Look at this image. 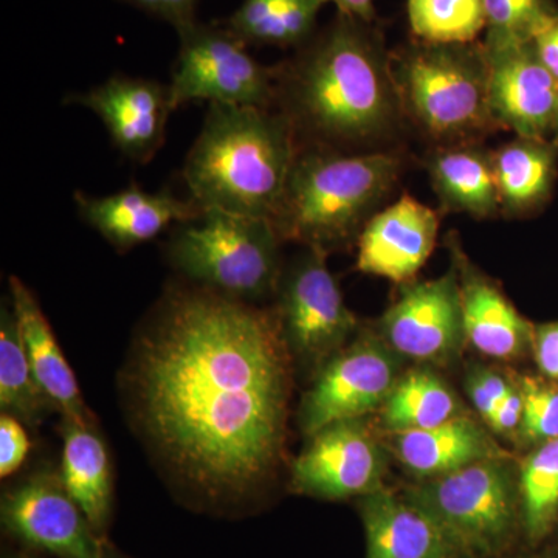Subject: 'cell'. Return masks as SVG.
I'll return each instance as SVG.
<instances>
[{"mask_svg":"<svg viewBox=\"0 0 558 558\" xmlns=\"http://www.w3.org/2000/svg\"><path fill=\"white\" fill-rule=\"evenodd\" d=\"M292 357L277 312L191 284L165 290L124 371L132 422L205 509L244 508L284 451Z\"/></svg>","mask_w":558,"mask_h":558,"instance_id":"obj_1","label":"cell"},{"mask_svg":"<svg viewBox=\"0 0 558 558\" xmlns=\"http://www.w3.org/2000/svg\"><path fill=\"white\" fill-rule=\"evenodd\" d=\"M275 72L278 110L300 148L352 153L387 137L403 117L391 53L373 22L337 13Z\"/></svg>","mask_w":558,"mask_h":558,"instance_id":"obj_2","label":"cell"},{"mask_svg":"<svg viewBox=\"0 0 558 558\" xmlns=\"http://www.w3.org/2000/svg\"><path fill=\"white\" fill-rule=\"evenodd\" d=\"M299 150L281 110L211 102L183 167L190 199L202 209L271 220Z\"/></svg>","mask_w":558,"mask_h":558,"instance_id":"obj_3","label":"cell"},{"mask_svg":"<svg viewBox=\"0 0 558 558\" xmlns=\"http://www.w3.org/2000/svg\"><path fill=\"white\" fill-rule=\"evenodd\" d=\"M400 171L402 159L392 153L300 148L271 223L281 241L328 253L359 238Z\"/></svg>","mask_w":558,"mask_h":558,"instance_id":"obj_4","label":"cell"},{"mask_svg":"<svg viewBox=\"0 0 558 558\" xmlns=\"http://www.w3.org/2000/svg\"><path fill=\"white\" fill-rule=\"evenodd\" d=\"M403 116L442 145L480 142L497 130L488 102V61L483 43L425 40L391 53Z\"/></svg>","mask_w":558,"mask_h":558,"instance_id":"obj_5","label":"cell"},{"mask_svg":"<svg viewBox=\"0 0 558 558\" xmlns=\"http://www.w3.org/2000/svg\"><path fill=\"white\" fill-rule=\"evenodd\" d=\"M281 242L269 219L204 209L174 230L168 259L191 284L256 304L277 295Z\"/></svg>","mask_w":558,"mask_h":558,"instance_id":"obj_6","label":"cell"},{"mask_svg":"<svg viewBox=\"0 0 558 558\" xmlns=\"http://www.w3.org/2000/svg\"><path fill=\"white\" fill-rule=\"evenodd\" d=\"M442 527L462 556L508 550L521 523L520 494L506 459H487L407 490Z\"/></svg>","mask_w":558,"mask_h":558,"instance_id":"obj_7","label":"cell"},{"mask_svg":"<svg viewBox=\"0 0 558 558\" xmlns=\"http://www.w3.org/2000/svg\"><path fill=\"white\" fill-rule=\"evenodd\" d=\"M179 54L170 87L172 109L191 101L271 109L277 72L260 64L226 27L196 21L178 32Z\"/></svg>","mask_w":558,"mask_h":558,"instance_id":"obj_8","label":"cell"},{"mask_svg":"<svg viewBox=\"0 0 558 558\" xmlns=\"http://www.w3.org/2000/svg\"><path fill=\"white\" fill-rule=\"evenodd\" d=\"M326 256L319 248L300 256L281 277L275 310L290 357L317 373L347 347L359 326Z\"/></svg>","mask_w":558,"mask_h":558,"instance_id":"obj_9","label":"cell"},{"mask_svg":"<svg viewBox=\"0 0 558 558\" xmlns=\"http://www.w3.org/2000/svg\"><path fill=\"white\" fill-rule=\"evenodd\" d=\"M399 362L387 341L362 332L318 371L300 405L306 438L333 422L381 409L399 380Z\"/></svg>","mask_w":558,"mask_h":558,"instance_id":"obj_10","label":"cell"},{"mask_svg":"<svg viewBox=\"0 0 558 558\" xmlns=\"http://www.w3.org/2000/svg\"><path fill=\"white\" fill-rule=\"evenodd\" d=\"M0 521L11 537L57 558H106V539L70 497L60 472L36 470L7 488Z\"/></svg>","mask_w":558,"mask_h":558,"instance_id":"obj_11","label":"cell"},{"mask_svg":"<svg viewBox=\"0 0 558 558\" xmlns=\"http://www.w3.org/2000/svg\"><path fill=\"white\" fill-rule=\"evenodd\" d=\"M307 439L290 469L296 494L341 501L384 487L387 459L365 417L333 422Z\"/></svg>","mask_w":558,"mask_h":558,"instance_id":"obj_12","label":"cell"},{"mask_svg":"<svg viewBox=\"0 0 558 558\" xmlns=\"http://www.w3.org/2000/svg\"><path fill=\"white\" fill-rule=\"evenodd\" d=\"M381 339L396 354L444 362L465 341L458 270L409 282L380 319Z\"/></svg>","mask_w":558,"mask_h":558,"instance_id":"obj_13","label":"cell"},{"mask_svg":"<svg viewBox=\"0 0 558 558\" xmlns=\"http://www.w3.org/2000/svg\"><path fill=\"white\" fill-rule=\"evenodd\" d=\"M484 49L495 124L515 132L517 137L548 138L556 132L558 81L539 61L534 43L499 44Z\"/></svg>","mask_w":558,"mask_h":558,"instance_id":"obj_14","label":"cell"},{"mask_svg":"<svg viewBox=\"0 0 558 558\" xmlns=\"http://www.w3.org/2000/svg\"><path fill=\"white\" fill-rule=\"evenodd\" d=\"M94 112L113 146L135 163H149L165 145L171 105L170 87L159 81L113 75L84 94L65 97Z\"/></svg>","mask_w":558,"mask_h":558,"instance_id":"obj_15","label":"cell"},{"mask_svg":"<svg viewBox=\"0 0 558 558\" xmlns=\"http://www.w3.org/2000/svg\"><path fill=\"white\" fill-rule=\"evenodd\" d=\"M438 231V213L403 194L360 231L357 269L396 284H409L435 250Z\"/></svg>","mask_w":558,"mask_h":558,"instance_id":"obj_16","label":"cell"},{"mask_svg":"<svg viewBox=\"0 0 558 558\" xmlns=\"http://www.w3.org/2000/svg\"><path fill=\"white\" fill-rule=\"evenodd\" d=\"M73 201L81 219L117 252H128L154 240L172 223L180 226L204 216V209L193 199H179L168 190L148 193L137 183L108 196L76 191Z\"/></svg>","mask_w":558,"mask_h":558,"instance_id":"obj_17","label":"cell"},{"mask_svg":"<svg viewBox=\"0 0 558 558\" xmlns=\"http://www.w3.org/2000/svg\"><path fill=\"white\" fill-rule=\"evenodd\" d=\"M365 529V558H459L453 542L424 509L405 494L380 487L359 498Z\"/></svg>","mask_w":558,"mask_h":558,"instance_id":"obj_18","label":"cell"},{"mask_svg":"<svg viewBox=\"0 0 558 558\" xmlns=\"http://www.w3.org/2000/svg\"><path fill=\"white\" fill-rule=\"evenodd\" d=\"M9 288L17 328L40 388L49 396L62 418L83 425H97L35 293L17 277H10Z\"/></svg>","mask_w":558,"mask_h":558,"instance_id":"obj_19","label":"cell"},{"mask_svg":"<svg viewBox=\"0 0 558 558\" xmlns=\"http://www.w3.org/2000/svg\"><path fill=\"white\" fill-rule=\"evenodd\" d=\"M465 341L487 357L519 359L532 347L534 328L497 284L457 258Z\"/></svg>","mask_w":558,"mask_h":558,"instance_id":"obj_20","label":"cell"},{"mask_svg":"<svg viewBox=\"0 0 558 558\" xmlns=\"http://www.w3.org/2000/svg\"><path fill=\"white\" fill-rule=\"evenodd\" d=\"M391 435L399 461L422 481L439 478L487 459L508 458L486 429L462 414L436 427Z\"/></svg>","mask_w":558,"mask_h":558,"instance_id":"obj_21","label":"cell"},{"mask_svg":"<svg viewBox=\"0 0 558 558\" xmlns=\"http://www.w3.org/2000/svg\"><path fill=\"white\" fill-rule=\"evenodd\" d=\"M60 476L92 527L105 538L112 515L113 478L108 446L97 425L62 418Z\"/></svg>","mask_w":558,"mask_h":558,"instance_id":"obj_22","label":"cell"},{"mask_svg":"<svg viewBox=\"0 0 558 558\" xmlns=\"http://www.w3.org/2000/svg\"><path fill=\"white\" fill-rule=\"evenodd\" d=\"M428 175L444 209L476 219L494 218L499 209L492 150L478 142L442 145L428 159Z\"/></svg>","mask_w":558,"mask_h":558,"instance_id":"obj_23","label":"cell"},{"mask_svg":"<svg viewBox=\"0 0 558 558\" xmlns=\"http://www.w3.org/2000/svg\"><path fill=\"white\" fill-rule=\"evenodd\" d=\"M556 143L517 137L492 150L502 215L521 216L548 199L557 174Z\"/></svg>","mask_w":558,"mask_h":558,"instance_id":"obj_24","label":"cell"},{"mask_svg":"<svg viewBox=\"0 0 558 558\" xmlns=\"http://www.w3.org/2000/svg\"><path fill=\"white\" fill-rule=\"evenodd\" d=\"M323 0H244L219 24L244 46L301 49L315 36Z\"/></svg>","mask_w":558,"mask_h":558,"instance_id":"obj_25","label":"cell"},{"mask_svg":"<svg viewBox=\"0 0 558 558\" xmlns=\"http://www.w3.org/2000/svg\"><path fill=\"white\" fill-rule=\"evenodd\" d=\"M0 410L31 428L57 411L33 373L10 299L0 312Z\"/></svg>","mask_w":558,"mask_h":558,"instance_id":"obj_26","label":"cell"},{"mask_svg":"<svg viewBox=\"0 0 558 558\" xmlns=\"http://www.w3.org/2000/svg\"><path fill=\"white\" fill-rule=\"evenodd\" d=\"M461 416L459 402L446 381L416 369L400 376L381 407V424L389 433L414 432Z\"/></svg>","mask_w":558,"mask_h":558,"instance_id":"obj_27","label":"cell"},{"mask_svg":"<svg viewBox=\"0 0 558 558\" xmlns=\"http://www.w3.org/2000/svg\"><path fill=\"white\" fill-rule=\"evenodd\" d=\"M521 526L529 542L548 537L558 517V439L539 444L520 469Z\"/></svg>","mask_w":558,"mask_h":558,"instance_id":"obj_28","label":"cell"},{"mask_svg":"<svg viewBox=\"0 0 558 558\" xmlns=\"http://www.w3.org/2000/svg\"><path fill=\"white\" fill-rule=\"evenodd\" d=\"M411 32L433 44L476 43L487 27L486 0H409Z\"/></svg>","mask_w":558,"mask_h":558,"instance_id":"obj_29","label":"cell"},{"mask_svg":"<svg viewBox=\"0 0 558 558\" xmlns=\"http://www.w3.org/2000/svg\"><path fill=\"white\" fill-rule=\"evenodd\" d=\"M486 13L484 46L527 43L558 17L553 0H486Z\"/></svg>","mask_w":558,"mask_h":558,"instance_id":"obj_30","label":"cell"},{"mask_svg":"<svg viewBox=\"0 0 558 558\" xmlns=\"http://www.w3.org/2000/svg\"><path fill=\"white\" fill-rule=\"evenodd\" d=\"M519 389L523 398V418L519 436L526 444L558 439V387L534 377H523Z\"/></svg>","mask_w":558,"mask_h":558,"instance_id":"obj_31","label":"cell"},{"mask_svg":"<svg viewBox=\"0 0 558 558\" xmlns=\"http://www.w3.org/2000/svg\"><path fill=\"white\" fill-rule=\"evenodd\" d=\"M31 447V439L20 418L0 414V476L3 480L22 468Z\"/></svg>","mask_w":558,"mask_h":558,"instance_id":"obj_32","label":"cell"},{"mask_svg":"<svg viewBox=\"0 0 558 558\" xmlns=\"http://www.w3.org/2000/svg\"><path fill=\"white\" fill-rule=\"evenodd\" d=\"M149 16L167 22L175 32L190 27L197 21L196 11L199 0H120Z\"/></svg>","mask_w":558,"mask_h":558,"instance_id":"obj_33","label":"cell"},{"mask_svg":"<svg viewBox=\"0 0 558 558\" xmlns=\"http://www.w3.org/2000/svg\"><path fill=\"white\" fill-rule=\"evenodd\" d=\"M531 348L539 371L558 381V323L534 328Z\"/></svg>","mask_w":558,"mask_h":558,"instance_id":"obj_34","label":"cell"},{"mask_svg":"<svg viewBox=\"0 0 558 558\" xmlns=\"http://www.w3.org/2000/svg\"><path fill=\"white\" fill-rule=\"evenodd\" d=\"M521 418H523V398L519 388L512 387L495 410L490 421V427L498 433L519 432Z\"/></svg>","mask_w":558,"mask_h":558,"instance_id":"obj_35","label":"cell"},{"mask_svg":"<svg viewBox=\"0 0 558 558\" xmlns=\"http://www.w3.org/2000/svg\"><path fill=\"white\" fill-rule=\"evenodd\" d=\"M539 61L550 75L558 81V17L532 39Z\"/></svg>","mask_w":558,"mask_h":558,"instance_id":"obj_36","label":"cell"},{"mask_svg":"<svg viewBox=\"0 0 558 558\" xmlns=\"http://www.w3.org/2000/svg\"><path fill=\"white\" fill-rule=\"evenodd\" d=\"M469 395L473 405L480 411L481 416H483L487 424H490L498 402L490 395V391L484 387L483 381L480 380L476 374H473L472 379L469 380Z\"/></svg>","mask_w":558,"mask_h":558,"instance_id":"obj_37","label":"cell"},{"mask_svg":"<svg viewBox=\"0 0 558 558\" xmlns=\"http://www.w3.org/2000/svg\"><path fill=\"white\" fill-rule=\"evenodd\" d=\"M323 2H332L339 13L348 14L355 20L373 22L376 16L374 0H323Z\"/></svg>","mask_w":558,"mask_h":558,"instance_id":"obj_38","label":"cell"},{"mask_svg":"<svg viewBox=\"0 0 558 558\" xmlns=\"http://www.w3.org/2000/svg\"><path fill=\"white\" fill-rule=\"evenodd\" d=\"M3 558H43L38 556V554L32 553V550H14V553H9Z\"/></svg>","mask_w":558,"mask_h":558,"instance_id":"obj_39","label":"cell"},{"mask_svg":"<svg viewBox=\"0 0 558 558\" xmlns=\"http://www.w3.org/2000/svg\"><path fill=\"white\" fill-rule=\"evenodd\" d=\"M106 558H131L121 554L119 549L113 548L112 545L106 543Z\"/></svg>","mask_w":558,"mask_h":558,"instance_id":"obj_40","label":"cell"},{"mask_svg":"<svg viewBox=\"0 0 558 558\" xmlns=\"http://www.w3.org/2000/svg\"><path fill=\"white\" fill-rule=\"evenodd\" d=\"M556 134H558V102H557Z\"/></svg>","mask_w":558,"mask_h":558,"instance_id":"obj_41","label":"cell"},{"mask_svg":"<svg viewBox=\"0 0 558 558\" xmlns=\"http://www.w3.org/2000/svg\"><path fill=\"white\" fill-rule=\"evenodd\" d=\"M524 558H549V557H545V556H535V557H524Z\"/></svg>","mask_w":558,"mask_h":558,"instance_id":"obj_42","label":"cell"},{"mask_svg":"<svg viewBox=\"0 0 558 558\" xmlns=\"http://www.w3.org/2000/svg\"><path fill=\"white\" fill-rule=\"evenodd\" d=\"M459 558H470V557L462 556V557H459Z\"/></svg>","mask_w":558,"mask_h":558,"instance_id":"obj_43","label":"cell"}]
</instances>
